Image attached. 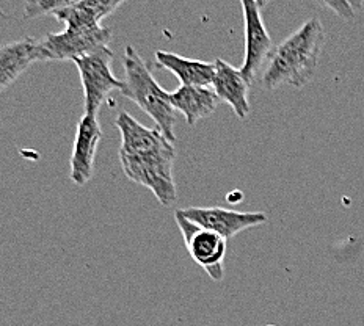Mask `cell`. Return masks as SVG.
I'll use <instances>...</instances> for the list:
<instances>
[{
  "mask_svg": "<svg viewBox=\"0 0 364 326\" xmlns=\"http://www.w3.org/2000/svg\"><path fill=\"white\" fill-rule=\"evenodd\" d=\"M156 63L165 67L179 79L184 87H212L215 77V62H201V60L186 58L173 52L157 50Z\"/></svg>",
  "mask_w": 364,
  "mask_h": 326,
  "instance_id": "cell-12",
  "label": "cell"
},
{
  "mask_svg": "<svg viewBox=\"0 0 364 326\" xmlns=\"http://www.w3.org/2000/svg\"><path fill=\"white\" fill-rule=\"evenodd\" d=\"M323 43L322 22L317 18L308 19L272 52L262 71V87L265 89H277L282 85L305 87L317 70Z\"/></svg>",
  "mask_w": 364,
  "mask_h": 326,
  "instance_id": "cell-2",
  "label": "cell"
},
{
  "mask_svg": "<svg viewBox=\"0 0 364 326\" xmlns=\"http://www.w3.org/2000/svg\"><path fill=\"white\" fill-rule=\"evenodd\" d=\"M124 2L118 0H75L70 2L65 9L58 10L54 16L63 22L65 26H85L97 27L102 26V19L115 13Z\"/></svg>",
  "mask_w": 364,
  "mask_h": 326,
  "instance_id": "cell-14",
  "label": "cell"
},
{
  "mask_svg": "<svg viewBox=\"0 0 364 326\" xmlns=\"http://www.w3.org/2000/svg\"><path fill=\"white\" fill-rule=\"evenodd\" d=\"M71 0H28L24 5V18L33 19L40 16H48V14H54L65 9Z\"/></svg>",
  "mask_w": 364,
  "mask_h": 326,
  "instance_id": "cell-15",
  "label": "cell"
},
{
  "mask_svg": "<svg viewBox=\"0 0 364 326\" xmlns=\"http://www.w3.org/2000/svg\"><path fill=\"white\" fill-rule=\"evenodd\" d=\"M212 88L220 97V101L231 105L239 119H247L252 107H250L248 93L252 88L244 74L237 67L231 66L222 58L215 60V77Z\"/></svg>",
  "mask_w": 364,
  "mask_h": 326,
  "instance_id": "cell-11",
  "label": "cell"
},
{
  "mask_svg": "<svg viewBox=\"0 0 364 326\" xmlns=\"http://www.w3.org/2000/svg\"><path fill=\"white\" fill-rule=\"evenodd\" d=\"M123 67L124 88L121 94L134 101L149 118H153L156 126L174 145V141H176V135H174L176 115L174 113L176 110L171 104L170 93H166L156 82L146 62L135 50L134 45H126Z\"/></svg>",
  "mask_w": 364,
  "mask_h": 326,
  "instance_id": "cell-3",
  "label": "cell"
},
{
  "mask_svg": "<svg viewBox=\"0 0 364 326\" xmlns=\"http://www.w3.org/2000/svg\"><path fill=\"white\" fill-rule=\"evenodd\" d=\"M174 219L184 237V244L192 259L206 270L210 279L222 281L223 262L226 257V240L209 229L195 224L187 219L178 209L174 212Z\"/></svg>",
  "mask_w": 364,
  "mask_h": 326,
  "instance_id": "cell-6",
  "label": "cell"
},
{
  "mask_svg": "<svg viewBox=\"0 0 364 326\" xmlns=\"http://www.w3.org/2000/svg\"><path fill=\"white\" fill-rule=\"evenodd\" d=\"M171 104L176 112L184 115L188 126H195L198 121L210 116L222 102L214 88L210 87H184L170 93Z\"/></svg>",
  "mask_w": 364,
  "mask_h": 326,
  "instance_id": "cell-13",
  "label": "cell"
},
{
  "mask_svg": "<svg viewBox=\"0 0 364 326\" xmlns=\"http://www.w3.org/2000/svg\"><path fill=\"white\" fill-rule=\"evenodd\" d=\"M179 210L187 219L218 234L225 240L232 239L250 227L267 223V215L264 212H239L223 207H188Z\"/></svg>",
  "mask_w": 364,
  "mask_h": 326,
  "instance_id": "cell-8",
  "label": "cell"
},
{
  "mask_svg": "<svg viewBox=\"0 0 364 326\" xmlns=\"http://www.w3.org/2000/svg\"><path fill=\"white\" fill-rule=\"evenodd\" d=\"M117 127L121 134L119 162L127 179L149 188L162 206H171L178 198L173 179L176 149L159 127L140 124L126 112H119Z\"/></svg>",
  "mask_w": 364,
  "mask_h": 326,
  "instance_id": "cell-1",
  "label": "cell"
},
{
  "mask_svg": "<svg viewBox=\"0 0 364 326\" xmlns=\"http://www.w3.org/2000/svg\"><path fill=\"white\" fill-rule=\"evenodd\" d=\"M38 62H50L43 40L27 36L2 45L0 49V89L5 91L30 66Z\"/></svg>",
  "mask_w": 364,
  "mask_h": 326,
  "instance_id": "cell-10",
  "label": "cell"
},
{
  "mask_svg": "<svg viewBox=\"0 0 364 326\" xmlns=\"http://www.w3.org/2000/svg\"><path fill=\"white\" fill-rule=\"evenodd\" d=\"M325 5L335 10L339 16H343L344 19L353 18V5L355 4L346 2V0H339V2H325Z\"/></svg>",
  "mask_w": 364,
  "mask_h": 326,
  "instance_id": "cell-16",
  "label": "cell"
},
{
  "mask_svg": "<svg viewBox=\"0 0 364 326\" xmlns=\"http://www.w3.org/2000/svg\"><path fill=\"white\" fill-rule=\"evenodd\" d=\"M102 138V129L97 116L83 115L75 131L74 148L71 154L70 178L75 185H85L93 179L95 157Z\"/></svg>",
  "mask_w": 364,
  "mask_h": 326,
  "instance_id": "cell-9",
  "label": "cell"
},
{
  "mask_svg": "<svg viewBox=\"0 0 364 326\" xmlns=\"http://www.w3.org/2000/svg\"><path fill=\"white\" fill-rule=\"evenodd\" d=\"M113 52L107 48L87 57L74 60L79 70L83 101H85V115L97 116L102 104L109 99L112 91H123L124 82L119 80L112 71Z\"/></svg>",
  "mask_w": 364,
  "mask_h": 326,
  "instance_id": "cell-4",
  "label": "cell"
},
{
  "mask_svg": "<svg viewBox=\"0 0 364 326\" xmlns=\"http://www.w3.org/2000/svg\"><path fill=\"white\" fill-rule=\"evenodd\" d=\"M264 5L265 4L256 2V0H242L240 2L245 22V58L240 72L250 83L256 80V75L261 72L264 63L273 52L272 38L261 16V9Z\"/></svg>",
  "mask_w": 364,
  "mask_h": 326,
  "instance_id": "cell-7",
  "label": "cell"
},
{
  "mask_svg": "<svg viewBox=\"0 0 364 326\" xmlns=\"http://www.w3.org/2000/svg\"><path fill=\"white\" fill-rule=\"evenodd\" d=\"M112 30L109 27L66 26L63 32L49 33L43 38L44 48L52 62L87 57L109 48Z\"/></svg>",
  "mask_w": 364,
  "mask_h": 326,
  "instance_id": "cell-5",
  "label": "cell"
}]
</instances>
